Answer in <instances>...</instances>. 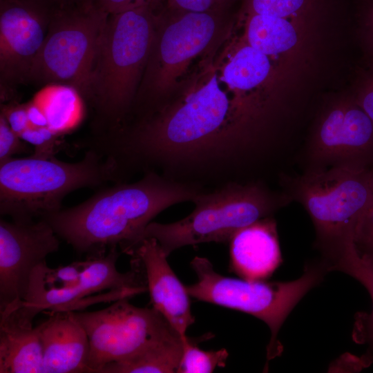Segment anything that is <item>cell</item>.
<instances>
[{"label":"cell","instance_id":"obj_1","mask_svg":"<svg viewBox=\"0 0 373 373\" xmlns=\"http://www.w3.org/2000/svg\"><path fill=\"white\" fill-rule=\"evenodd\" d=\"M149 171L138 180L115 183L84 202L41 218L58 237L86 257L114 247L128 254L146 227L167 208L207 191Z\"/></svg>","mask_w":373,"mask_h":373},{"label":"cell","instance_id":"obj_2","mask_svg":"<svg viewBox=\"0 0 373 373\" xmlns=\"http://www.w3.org/2000/svg\"><path fill=\"white\" fill-rule=\"evenodd\" d=\"M160 5L108 14L84 97L93 111L92 136L113 132L128 119L150 54Z\"/></svg>","mask_w":373,"mask_h":373},{"label":"cell","instance_id":"obj_3","mask_svg":"<svg viewBox=\"0 0 373 373\" xmlns=\"http://www.w3.org/2000/svg\"><path fill=\"white\" fill-rule=\"evenodd\" d=\"M226 12L171 10L157 12L153 44L130 118L150 112L175 93L190 77L199 58L214 57L231 33Z\"/></svg>","mask_w":373,"mask_h":373},{"label":"cell","instance_id":"obj_4","mask_svg":"<svg viewBox=\"0 0 373 373\" xmlns=\"http://www.w3.org/2000/svg\"><path fill=\"white\" fill-rule=\"evenodd\" d=\"M124 182L116 162L88 149L77 162L30 155L0 164V214L29 222L61 209L70 192Z\"/></svg>","mask_w":373,"mask_h":373},{"label":"cell","instance_id":"obj_5","mask_svg":"<svg viewBox=\"0 0 373 373\" xmlns=\"http://www.w3.org/2000/svg\"><path fill=\"white\" fill-rule=\"evenodd\" d=\"M370 169L338 165L282 176L284 193L301 204L313 222L315 247L329 271L353 242L357 221L373 201Z\"/></svg>","mask_w":373,"mask_h":373},{"label":"cell","instance_id":"obj_6","mask_svg":"<svg viewBox=\"0 0 373 373\" xmlns=\"http://www.w3.org/2000/svg\"><path fill=\"white\" fill-rule=\"evenodd\" d=\"M291 201L262 180L229 182L200 193L192 202L193 211L185 218L171 223L151 222L135 245L144 238H154L168 257L184 246L229 242L240 229L272 216Z\"/></svg>","mask_w":373,"mask_h":373},{"label":"cell","instance_id":"obj_7","mask_svg":"<svg viewBox=\"0 0 373 373\" xmlns=\"http://www.w3.org/2000/svg\"><path fill=\"white\" fill-rule=\"evenodd\" d=\"M119 256L117 247L103 255L86 257L81 261L56 268L46 262L33 271L28 292L15 307L1 312H14L21 320L32 323L41 312L75 311L93 304L90 296L105 291L132 297L145 293L147 287L140 261L132 257L131 269L122 273L116 262Z\"/></svg>","mask_w":373,"mask_h":373},{"label":"cell","instance_id":"obj_8","mask_svg":"<svg viewBox=\"0 0 373 373\" xmlns=\"http://www.w3.org/2000/svg\"><path fill=\"white\" fill-rule=\"evenodd\" d=\"M191 266L198 280L186 286L190 296L247 313L267 324L271 338L267 347L266 364L282 352L278 334L288 315L329 271L320 259L305 264L303 275L294 280L267 282L224 276L217 273L211 262L203 257L195 256Z\"/></svg>","mask_w":373,"mask_h":373},{"label":"cell","instance_id":"obj_9","mask_svg":"<svg viewBox=\"0 0 373 373\" xmlns=\"http://www.w3.org/2000/svg\"><path fill=\"white\" fill-rule=\"evenodd\" d=\"M108 16L93 0L54 9L28 84L68 85L84 99Z\"/></svg>","mask_w":373,"mask_h":373},{"label":"cell","instance_id":"obj_10","mask_svg":"<svg viewBox=\"0 0 373 373\" xmlns=\"http://www.w3.org/2000/svg\"><path fill=\"white\" fill-rule=\"evenodd\" d=\"M128 298L118 299L97 311H70L88 337L89 372L99 373L109 364L128 359L157 343L180 336L154 307L134 306Z\"/></svg>","mask_w":373,"mask_h":373},{"label":"cell","instance_id":"obj_11","mask_svg":"<svg viewBox=\"0 0 373 373\" xmlns=\"http://www.w3.org/2000/svg\"><path fill=\"white\" fill-rule=\"evenodd\" d=\"M53 10L42 0H0L1 104L15 101L17 87L28 84Z\"/></svg>","mask_w":373,"mask_h":373},{"label":"cell","instance_id":"obj_12","mask_svg":"<svg viewBox=\"0 0 373 373\" xmlns=\"http://www.w3.org/2000/svg\"><path fill=\"white\" fill-rule=\"evenodd\" d=\"M59 238L44 219L0 220V312L26 296L35 269L59 250Z\"/></svg>","mask_w":373,"mask_h":373},{"label":"cell","instance_id":"obj_13","mask_svg":"<svg viewBox=\"0 0 373 373\" xmlns=\"http://www.w3.org/2000/svg\"><path fill=\"white\" fill-rule=\"evenodd\" d=\"M311 169L351 165L373 167V122L356 100L325 112L307 146Z\"/></svg>","mask_w":373,"mask_h":373},{"label":"cell","instance_id":"obj_14","mask_svg":"<svg viewBox=\"0 0 373 373\" xmlns=\"http://www.w3.org/2000/svg\"><path fill=\"white\" fill-rule=\"evenodd\" d=\"M231 36V33L214 60L219 79L228 91L268 119L273 102L266 86L273 76V59L241 36Z\"/></svg>","mask_w":373,"mask_h":373},{"label":"cell","instance_id":"obj_15","mask_svg":"<svg viewBox=\"0 0 373 373\" xmlns=\"http://www.w3.org/2000/svg\"><path fill=\"white\" fill-rule=\"evenodd\" d=\"M128 255L136 258L142 265L152 307L186 341V331L195 321L190 296L169 265L159 243L154 238H144Z\"/></svg>","mask_w":373,"mask_h":373},{"label":"cell","instance_id":"obj_16","mask_svg":"<svg viewBox=\"0 0 373 373\" xmlns=\"http://www.w3.org/2000/svg\"><path fill=\"white\" fill-rule=\"evenodd\" d=\"M36 326L43 350V373L89 372L88 335L70 311L49 312Z\"/></svg>","mask_w":373,"mask_h":373},{"label":"cell","instance_id":"obj_17","mask_svg":"<svg viewBox=\"0 0 373 373\" xmlns=\"http://www.w3.org/2000/svg\"><path fill=\"white\" fill-rule=\"evenodd\" d=\"M230 270L241 278L263 280L283 261L276 222L260 219L237 231L229 241Z\"/></svg>","mask_w":373,"mask_h":373},{"label":"cell","instance_id":"obj_18","mask_svg":"<svg viewBox=\"0 0 373 373\" xmlns=\"http://www.w3.org/2000/svg\"><path fill=\"white\" fill-rule=\"evenodd\" d=\"M0 373H43V350L32 323L0 314Z\"/></svg>","mask_w":373,"mask_h":373},{"label":"cell","instance_id":"obj_19","mask_svg":"<svg viewBox=\"0 0 373 373\" xmlns=\"http://www.w3.org/2000/svg\"><path fill=\"white\" fill-rule=\"evenodd\" d=\"M241 37L250 46L274 57L291 50L298 36L289 19L254 13L240 14Z\"/></svg>","mask_w":373,"mask_h":373},{"label":"cell","instance_id":"obj_20","mask_svg":"<svg viewBox=\"0 0 373 373\" xmlns=\"http://www.w3.org/2000/svg\"><path fill=\"white\" fill-rule=\"evenodd\" d=\"M32 101L43 111L49 128L57 135L75 127L82 117L84 99L76 88L68 85L46 84Z\"/></svg>","mask_w":373,"mask_h":373},{"label":"cell","instance_id":"obj_21","mask_svg":"<svg viewBox=\"0 0 373 373\" xmlns=\"http://www.w3.org/2000/svg\"><path fill=\"white\" fill-rule=\"evenodd\" d=\"M184 343L180 336L163 341L128 359L104 367L99 373L177 372Z\"/></svg>","mask_w":373,"mask_h":373},{"label":"cell","instance_id":"obj_22","mask_svg":"<svg viewBox=\"0 0 373 373\" xmlns=\"http://www.w3.org/2000/svg\"><path fill=\"white\" fill-rule=\"evenodd\" d=\"M334 271H342L357 280L371 296L372 309L370 314L363 313L357 316L353 334L357 342L367 345L366 354L360 360L363 365H368L373 362V262L361 258L352 243Z\"/></svg>","mask_w":373,"mask_h":373},{"label":"cell","instance_id":"obj_23","mask_svg":"<svg viewBox=\"0 0 373 373\" xmlns=\"http://www.w3.org/2000/svg\"><path fill=\"white\" fill-rule=\"evenodd\" d=\"M229 356L226 349L217 351L200 350L196 343L188 338L184 343L182 357L178 373H210L216 367L225 366Z\"/></svg>","mask_w":373,"mask_h":373},{"label":"cell","instance_id":"obj_24","mask_svg":"<svg viewBox=\"0 0 373 373\" xmlns=\"http://www.w3.org/2000/svg\"><path fill=\"white\" fill-rule=\"evenodd\" d=\"M308 0H244L240 14L254 13L291 19L305 8Z\"/></svg>","mask_w":373,"mask_h":373},{"label":"cell","instance_id":"obj_25","mask_svg":"<svg viewBox=\"0 0 373 373\" xmlns=\"http://www.w3.org/2000/svg\"><path fill=\"white\" fill-rule=\"evenodd\" d=\"M353 243L361 258L373 262V201L357 221Z\"/></svg>","mask_w":373,"mask_h":373},{"label":"cell","instance_id":"obj_26","mask_svg":"<svg viewBox=\"0 0 373 373\" xmlns=\"http://www.w3.org/2000/svg\"><path fill=\"white\" fill-rule=\"evenodd\" d=\"M34 150L10 127L7 119L0 113V164L18 154H33Z\"/></svg>","mask_w":373,"mask_h":373},{"label":"cell","instance_id":"obj_27","mask_svg":"<svg viewBox=\"0 0 373 373\" xmlns=\"http://www.w3.org/2000/svg\"><path fill=\"white\" fill-rule=\"evenodd\" d=\"M233 0H163V5L171 10L193 12H227Z\"/></svg>","mask_w":373,"mask_h":373},{"label":"cell","instance_id":"obj_28","mask_svg":"<svg viewBox=\"0 0 373 373\" xmlns=\"http://www.w3.org/2000/svg\"><path fill=\"white\" fill-rule=\"evenodd\" d=\"M95 6L108 14H114L141 6L159 3L163 0H93Z\"/></svg>","mask_w":373,"mask_h":373},{"label":"cell","instance_id":"obj_29","mask_svg":"<svg viewBox=\"0 0 373 373\" xmlns=\"http://www.w3.org/2000/svg\"><path fill=\"white\" fill-rule=\"evenodd\" d=\"M355 100L373 122V75L364 84Z\"/></svg>","mask_w":373,"mask_h":373},{"label":"cell","instance_id":"obj_30","mask_svg":"<svg viewBox=\"0 0 373 373\" xmlns=\"http://www.w3.org/2000/svg\"><path fill=\"white\" fill-rule=\"evenodd\" d=\"M26 107L29 121L32 125L36 126H48V122L46 115L32 100L26 103Z\"/></svg>","mask_w":373,"mask_h":373},{"label":"cell","instance_id":"obj_31","mask_svg":"<svg viewBox=\"0 0 373 373\" xmlns=\"http://www.w3.org/2000/svg\"><path fill=\"white\" fill-rule=\"evenodd\" d=\"M42 1L46 3L52 8L55 9V8L63 7L69 3H71L75 1L76 0H42Z\"/></svg>","mask_w":373,"mask_h":373},{"label":"cell","instance_id":"obj_32","mask_svg":"<svg viewBox=\"0 0 373 373\" xmlns=\"http://www.w3.org/2000/svg\"><path fill=\"white\" fill-rule=\"evenodd\" d=\"M370 32H371L372 39H373V12L370 17Z\"/></svg>","mask_w":373,"mask_h":373},{"label":"cell","instance_id":"obj_33","mask_svg":"<svg viewBox=\"0 0 373 373\" xmlns=\"http://www.w3.org/2000/svg\"><path fill=\"white\" fill-rule=\"evenodd\" d=\"M370 178H371V181H372V188H373V167L370 169Z\"/></svg>","mask_w":373,"mask_h":373}]
</instances>
